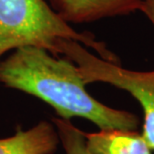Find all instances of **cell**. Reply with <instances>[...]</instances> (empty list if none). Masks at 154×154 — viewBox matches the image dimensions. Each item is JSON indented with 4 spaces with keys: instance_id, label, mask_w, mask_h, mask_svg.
Listing matches in <instances>:
<instances>
[{
    "instance_id": "1",
    "label": "cell",
    "mask_w": 154,
    "mask_h": 154,
    "mask_svg": "<svg viewBox=\"0 0 154 154\" xmlns=\"http://www.w3.org/2000/svg\"><path fill=\"white\" fill-rule=\"evenodd\" d=\"M0 84L42 100L57 117L84 118L98 129L136 130L139 118L112 108L90 95L77 65L44 48L23 46L0 60Z\"/></svg>"
},
{
    "instance_id": "2",
    "label": "cell",
    "mask_w": 154,
    "mask_h": 154,
    "mask_svg": "<svg viewBox=\"0 0 154 154\" xmlns=\"http://www.w3.org/2000/svg\"><path fill=\"white\" fill-rule=\"evenodd\" d=\"M69 39L91 48L102 59L120 63L118 56L90 32H78L52 10L46 0H0V60L23 46L44 48L55 56L57 42Z\"/></svg>"
},
{
    "instance_id": "3",
    "label": "cell",
    "mask_w": 154,
    "mask_h": 154,
    "mask_svg": "<svg viewBox=\"0 0 154 154\" xmlns=\"http://www.w3.org/2000/svg\"><path fill=\"white\" fill-rule=\"evenodd\" d=\"M58 53L74 62L85 84L107 83L128 92L138 101L143 111L141 133L154 150V70L135 71L126 69L119 63L109 62L88 51L84 45L74 40L60 39Z\"/></svg>"
},
{
    "instance_id": "4",
    "label": "cell",
    "mask_w": 154,
    "mask_h": 154,
    "mask_svg": "<svg viewBox=\"0 0 154 154\" xmlns=\"http://www.w3.org/2000/svg\"><path fill=\"white\" fill-rule=\"evenodd\" d=\"M143 0H47L51 9L67 24L91 23L125 16L140 10Z\"/></svg>"
},
{
    "instance_id": "5",
    "label": "cell",
    "mask_w": 154,
    "mask_h": 154,
    "mask_svg": "<svg viewBox=\"0 0 154 154\" xmlns=\"http://www.w3.org/2000/svg\"><path fill=\"white\" fill-rule=\"evenodd\" d=\"M60 145L52 121L42 120L32 127H18L13 134L0 138V154H54Z\"/></svg>"
},
{
    "instance_id": "6",
    "label": "cell",
    "mask_w": 154,
    "mask_h": 154,
    "mask_svg": "<svg viewBox=\"0 0 154 154\" xmlns=\"http://www.w3.org/2000/svg\"><path fill=\"white\" fill-rule=\"evenodd\" d=\"M85 144L91 154H152L141 132L122 129H99L85 133Z\"/></svg>"
},
{
    "instance_id": "7",
    "label": "cell",
    "mask_w": 154,
    "mask_h": 154,
    "mask_svg": "<svg viewBox=\"0 0 154 154\" xmlns=\"http://www.w3.org/2000/svg\"><path fill=\"white\" fill-rule=\"evenodd\" d=\"M57 129L60 145L65 154H91L86 147L85 135L71 120L54 117L51 120Z\"/></svg>"
},
{
    "instance_id": "8",
    "label": "cell",
    "mask_w": 154,
    "mask_h": 154,
    "mask_svg": "<svg viewBox=\"0 0 154 154\" xmlns=\"http://www.w3.org/2000/svg\"><path fill=\"white\" fill-rule=\"evenodd\" d=\"M139 11L146 15L154 26V0H143Z\"/></svg>"
}]
</instances>
